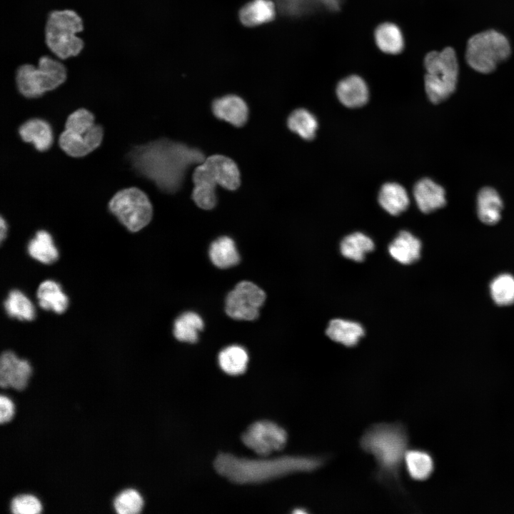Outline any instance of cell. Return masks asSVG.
Instances as JSON below:
<instances>
[{
  "label": "cell",
  "instance_id": "6da1fadb",
  "mask_svg": "<svg viewBox=\"0 0 514 514\" xmlns=\"http://www.w3.org/2000/svg\"><path fill=\"white\" fill-rule=\"evenodd\" d=\"M127 156L136 173L167 193L181 187L189 166L204 161L201 150L166 138L134 146Z\"/></svg>",
  "mask_w": 514,
  "mask_h": 514
},
{
  "label": "cell",
  "instance_id": "7a4b0ae2",
  "mask_svg": "<svg viewBox=\"0 0 514 514\" xmlns=\"http://www.w3.org/2000/svg\"><path fill=\"white\" fill-rule=\"evenodd\" d=\"M325 458L316 455H285L271 459H249L231 453H220L215 459L216 470L230 481L263 483L296 473L319 469Z\"/></svg>",
  "mask_w": 514,
  "mask_h": 514
},
{
  "label": "cell",
  "instance_id": "3957f363",
  "mask_svg": "<svg viewBox=\"0 0 514 514\" xmlns=\"http://www.w3.org/2000/svg\"><path fill=\"white\" fill-rule=\"evenodd\" d=\"M408 445L405 427L400 423L374 424L360 440L361 448L376 459V478L382 483H398Z\"/></svg>",
  "mask_w": 514,
  "mask_h": 514
},
{
  "label": "cell",
  "instance_id": "277c9868",
  "mask_svg": "<svg viewBox=\"0 0 514 514\" xmlns=\"http://www.w3.org/2000/svg\"><path fill=\"white\" fill-rule=\"evenodd\" d=\"M424 66L427 71L424 78L427 96L432 103H440L456 89L458 62L455 51L450 46L440 51H430L425 56Z\"/></svg>",
  "mask_w": 514,
  "mask_h": 514
},
{
  "label": "cell",
  "instance_id": "5b68a950",
  "mask_svg": "<svg viewBox=\"0 0 514 514\" xmlns=\"http://www.w3.org/2000/svg\"><path fill=\"white\" fill-rule=\"evenodd\" d=\"M83 29L82 19L74 11H53L49 13L46 23V44L61 59L77 56L84 44L76 34Z\"/></svg>",
  "mask_w": 514,
  "mask_h": 514
},
{
  "label": "cell",
  "instance_id": "8992f818",
  "mask_svg": "<svg viewBox=\"0 0 514 514\" xmlns=\"http://www.w3.org/2000/svg\"><path fill=\"white\" fill-rule=\"evenodd\" d=\"M66 79V69L60 61L49 56L39 58L38 67L25 64L18 67L16 83L19 92L24 97L34 99L52 91Z\"/></svg>",
  "mask_w": 514,
  "mask_h": 514
},
{
  "label": "cell",
  "instance_id": "52a82bcc",
  "mask_svg": "<svg viewBox=\"0 0 514 514\" xmlns=\"http://www.w3.org/2000/svg\"><path fill=\"white\" fill-rule=\"evenodd\" d=\"M510 54L511 47L507 37L496 30L489 29L468 39L465 59L475 71L489 74L499 63L508 59Z\"/></svg>",
  "mask_w": 514,
  "mask_h": 514
},
{
  "label": "cell",
  "instance_id": "ba28073f",
  "mask_svg": "<svg viewBox=\"0 0 514 514\" xmlns=\"http://www.w3.org/2000/svg\"><path fill=\"white\" fill-rule=\"evenodd\" d=\"M109 209L131 232H137L146 226L153 216L149 198L136 187L124 188L116 193L109 201Z\"/></svg>",
  "mask_w": 514,
  "mask_h": 514
},
{
  "label": "cell",
  "instance_id": "9c48e42d",
  "mask_svg": "<svg viewBox=\"0 0 514 514\" xmlns=\"http://www.w3.org/2000/svg\"><path fill=\"white\" fill-rule=\"evenodd\" d=\"M266 298L265 292L257 285L243 281L228 294L225 310L233 319L253 321L258 317Z\"/></svg>",
  "mask_w": 514,
  "mask_h": 514
},
{
  "label": "cell",
  "instance_id": "30bf717a",
  "mask_svg": "<svg viewBox=\"0 0 514 514\" xmlns=\"http://www.w3.org/2000/svg\"><path fill=\"white\" fill-rule=\"evenodd\" d=\"M241 440L257 454L268 455L285 447L287 433L275 423L261 420L251 424L243 433Z\"/></svg>",
  "mask_w": 514,
  "mask_h": 514
},
{
  "label": "cell",
  "instance_id": "8fae6325",
  "mask_svg": "<svg viewBox=\"0 0 514 514\" xmlns=\"http://www.w3.org/2000/svg\"><path fill=\"white\" fill-rule=\"evenodd\" d=\"M103 136V127L99 124H94L84 135L65 129L59 137V145L69 156L75 158L83 157L101 145Z\"/></svg>",
  "mask_w": 514,
  "mask_h": 514
},
{
  "label": "cell",
  "instance_id": "7c38bea8",
  "mask_svg": "<svg viewBox=\"0 0 514 514\" xmlns=\"http://www.w3.org/2000/svg\"><path fill=\"white\" fill-rule=\"evenodd\" d=\"M28 361L19 358L12 351H4L0 358V385L2 388L11 387L22 390L27 385L31 374Z\"/></svg>",
  "mask_w": 514,
  "mask_h": 514
},
{
  "label": "cell",
  "instance_id": "4fadbf2b",
  "mask_svg": "<svg viewBox=\"0 0 514 514\" xmlns=\"http://www.w3.org/2000/svg\"><path fill=\"white\" fill-rule=\"evenodd\" d=\"M202 163L216 185L231 191L240 186V171L231 158L216 154L208 157Z\"/></svg>",
  "mask_w": 514,
  "mask_h": 514
},
{
  "label": "cell",
  "instance_id": "5bb4252c",
  "mask_svg": "<svg viewBox=\"0 0 514 514\" xmlns=\"http://www.w3.org/2000/svg\"><path fill=\"white\" fill-rule=\"evenodd\" d=\"M212 111L216 118L236 127L244 126L248 117L247 104L236 95H227L214 100Z\"/></svg>",
  "mask_w": 514,
  "mask_h": 514
},
{
  "label": "cell",
  "instance_id": "9a60e30c",
  "mask_svg": "<svg viewBox=\"0 0 514 514\" xmlns=\"http://www.w3.org/2000/svg\"><path fill=\"white\" fill-rule=\"evenodd\" d=\"M413 196L418 208L425 213L438 210L446 204L444 188L428 178H422L415 183Z\"/></svg>",
  "mask_w": 514,
  "mask_h": 514
},
{
  "label": "cell",
  "instance_id": "2e32d148",
  "mask_svg": "<svg viewBox=\"0 0 514 514\" xmlns=\"http://www.w3.org/2000/svg\"><path fill=\"white\" fill-rule=\"evenodd\" d=\"M21 138L32 143L39 151L49 149L53 143V132L50 124L45 120L34 118L23 123L19 128Z\"/></svg>",
  "mask_w": 514,
  "mask_h": 514
},
{
  "label": "cell",
  "instance_id": "e0dca14e",
  "mask_svg": "<svg viewBox=\"0 0 514 514\" xmlns=\"http://www.w3.org/2000/svg\"><path fill=\"white\" fill-rule=\"evenodd\" d=\"M337 96L344 106L357 108L366 104L368 99V89L366 82L356 75L341 80L336 89Z\"/></svg>",
  "mask_w": 514,
  "mask_h": 514
},
{
  "label": "cell",
  "instance_id": "ac0fdd59",
  "mask_svg": "<svg viewBox=\"0 0 514 514\" xmlns=\"http://www.w3.org/2000/svg\"><path fill=\"white\" fill-rule=\"evenodd\" d=\"M420 241L407 231H400L388 246L390 255L401 264L408 265L420 257Z\"/></svg>",
  "mask_w": 514,
  "mask_h": 514
},
{
  "label": "cell",
  "instance_id": "d6986e66",
  "mask_svg": "<svg viewBox=\"0 0 514 514\" xmlns=\"http://www.w3.org/2000/svg\"><path fill=\"white\" fill-rule=\"evenodd\" d=\"M193 182L192 198L196 204L205 210L214 208L217 203L216 184L211 179L202 163L193 173Z\"/></svg>",
  "mask_w": 514,
  "mask_h": 514
},
{
  "label": "cell",
  "instance_id": "ffe728a7",
  "mask_svg": "<svg viewBox=\"0 0 514 514\" xmlns=\"http://www.w3.org/2000/svg\"><path fill=\"white\" fill-rule=\"evenodd\" d=\"M326 333L332 341L347 347H352L364 336L365 331L358 322L336 318L329 322Z\"/></svg>",
  "mask_w": 514,
  "mask_h": 514
},
{
  "label": "cell",
  "instance_id": "44dd1931",
  "mask_svg": "<svg viewBox=\"0 0 514 514\" xmlns=\"http://www.w3.org/2000/svg\"><path fill=\"white\" fill-rule=\"evenodd\" d=\"M39 306L46 311L62 313L68 308L69 298L61 286L52 280L43 281L36 291Z\"/></svg>",
  "mask_w": 514,
  "mask_h": 514
},
{
  "label": "cell",
  "instance_id": "7402d4cb",
  "mask_svg": "<svg viewBox=\"0 0 514 514\" xmlns=\"http://www.w3.org/2000/svg\"><path fill=\"white\" fill-rule=\"evenodd\" d=\"M503 201L493 188L484 187L477 196V214L479 219L488 225L497 223L501 218Z\"/></svg>",
  "mask_w": 514,
  "mask_h": 514
},
{
  "label": "cell",
  "instance_id": "603a6c76",
  "mask_svg": "<svg viewBox=\"0 0 514 514\" xmlns=\"http://www.w3.org/2000/svg\"><path fill=\"white\" fill-rule=\"evenodd\" d=\"M378 202L388 213L397 216L408 207L409 197L401 185L397 183H386L379 191Z\"/></svg>",
  "mask_w": 514,
  "mask_h": 514
},
{
  "label": "cell",
  "instance_id": "cb8c5ba5",
  "mask_svg": "<svg viewBox=\"0 0 514 514\" xmlns=\"http://www.w3.org/2000/svg\"><path fill=\"white\" fill-rule=\"evenodd\" d=\"M209 257L212 263L219 268L234 266L241 259L235 242L228 236L219 237L211 243Z\"/></svg>",
  "mask_w": 514,
  "mask_h": 514
},
{
  "label": "cell",
  "instance_id": "d4e9b609",
  "mask_svg": "<svg viewBox=\"0 0 514 514\" xmlns=\"http://www.w3.org/2000/svg\"><path fill=\"white\" fill-rule=\"evenodd\" d=\"M27 251L31 258L44 264L54 263L59 258L52 236L44 230L36 233L27 246Z\"/></svg>",
  "mask_w": 514,
  "mask_h": 514
},
{
  "label": "cell",
  "instance_id": "484cf974",
  "mask_svg": "<svg viewBox=\"0 0 514 514\" xmlns=\"http://www.w3.org/2000/svg\"><path fill=\"white\" fill-rule=\"evenodd\" d=\"M275 16V6L271 0H253L240 11V19L247 26H254L271 21Z\"/></svg>",
  "mask_w": 514,
  "mask_h": 514
},
{
  "label": "cell",
  "instance_id": "4316f807",
  "mask_svg": "<svg viewBox=\"0 0 514 514\" xmlns=\"http://www.w3.org/2000/svg\"><path fill=\"white\" fill-rule=\"evenodd\" d=\"M373 240L366 234L356 232L346 236L340 243V251L346 258L361 262L366 253L374 249Z\"/></svg>",
  "mask_w": 514,
  "mask_h": 514
},
{
  "label": "cell",
  "instance_id": "83f0119b",
  "mask_svg": "<svg viewBox=\"0 0 514 514\" xmlns=\"http://www.w3.org/2000/svg\"><path fill=\"white\" fill-rule=\"evenodd\" d=\"M203 326V319L198 314L191 311L185 312L176 319L173 335L180 341L196 343L198 333L202 331Z\"/></svg>",
  "mask_w": 514,
  "mask_h": 514
},
{
  "label": "cell",
  "instance_id": "f1b7e54d",
  "mask_svg": "<svg viewBox=\"0 0 514 514\" xmlns=\"http://www.w3.org/2000/svg\"><path fill=\"white\" fill-rule=\"evenodd\" d=\"M403 463L409 476L415 480L428 478L434 468L431 456L420 450H408Z\"/></svg>",
  "mask_w": 514,
  "mask_h": 514
},
{
  "label": "cell",
  "instance_id": "f546056e",
  "mask_svg": "<svg viewBox=\"0 0 514 514\" xmlns=\"http://www.w3.org/2000/svg\"><path fill=\"white\" fill-rule=\"evenodd\" d=\"M218 359L220 367L225 373L237 376L246 371L248 356L243 347L232 345L223 349Z\"/></svg>",
  "mask_w": 514,
  "mask_h": 514
},
{
  "label": "cell",
  "instance_id": "4dcf8cb0",
  "mask_svg": "<svg viewBox=\"0 0 514 514\" xmlns=\"http://www.w3.org/2000/svg\"><path fill=\"white\" fill-rule=\"evenodd\" d=\"M4 304L6 313L11 318L21 321H31L35 318L36 311L34 304L19 290L11 291Z\"/></svg>",
  "mask_w": 514,
  "mask_h": 514
},
{
  "label": "cell",
  "instance_id": "1f68e13d",
  "mask_svg": "<svg viewBox=\"0 0 514 514\" xmlns=\"http://www.w3.org/2000/svg\"><path fill=\"white\" fill-rule=\"evenodd\" d=\"M375 39L379 49L388 54L400 53L404 46L400 29L392 23L381 24L376 30Z\"/></svg>",
  "mask_w": 514,
  "mask_h": 514
},
{
  "label": "cell",
  "instance_id": "d6a6232c",
  "mask_svg": "<svg viewBox=\"0 0 514 514\" xmlns=\"http://www.w3.org/2000/svg\"><path fill=\"white\" fill-rule=\"evenodd\" d=\"M289 129L306 140L313 139L318 128L316 117L305 109L293 111L288 118Z\"/></svg>",
  "mask_w": 514,
  "mask_h": 514
},
{
  "label": "cell",
  "instance_id": "836d02e7",
  "mask_svg": "<svg viewBox=\"0 0 514 514\" xmlns=\"http://www.w3.org/2000/svg\"><path fill=\"white\" fill-rule=\"evenodd\" d=\"M490 293L493 301L498 306H507L514 303V276L502 273L493 279Z\"/></svg>",
  "mask_w": 514,
  "mask_h": 514
},
{
  "label": "cell",
  "instance_id": "e575fe53",
  "mask_svg": "<svg viewBox=\"0 0 514 514\" xmlns=\"http://www.w3.org/2000/svg\"><path fill=\"white\" fill-rule=\"evenodd\" d=\"M143 501L135 490L128 489L121 492L114 500V505L119 514H136L141 512Z\"/></svg>",
  "mask_w": 514,
  "mask_h": 514
},
{
  "label": "cell",
  "instance_id": "d590c367",
  "mask_svg": "<svg viewBox=\"0 0 514 514\" xmlns=\"http://www.w3.org/2000/svg\"><path fill=\"white\" fill-rule=\"evenodd\" d=\"M94 116L91 111L86 109H79L68 116L65 123V129L84 135L94 126Z\"/></svg>",
  "mask_w": 514,
  "mask_h": 514
},
{
  "label": "cell",
  "instance_id": "8d00e7d4",
  "mask_svg": "<svg viewBox=\"0 0 514 514\" xmlns=\"http://www.w3.org/2000/svg\"><path fill=\"white\" fill-rule=\"evenodd\" d=\"M41 509L40 501L31 495H18L11 503V510L14 514H37Z\"/></svg>",
  "mask_w": 514,
  "mask_h": 514
},
{
  "label": "cell",
  "instance_id": "74e56055",
  "mask_svg": "<svg viewBox=\"0 0 514 514\" xmlns=\"http://www.w3.org/2000/svg\"><path fill=\"white\" fill-rule=\"evenodd\" d=\"M14 414V405L6 395L0 397V422L5 423L11 420Z\"/></svg>",
  "mask_w": 514,
  "mask_h": 514
},
{
  "label": "cell",
  "instance_id": "f35d334b",
  "mask_svg": "<svg viewBox=\"0 0 514 514\" xmlns=\"http://www.w3.org/2000/svg\"><path fill=\"white\" fill-rule=\"evenodd\" d=\"M7 230H8V226H7L6 221L4 220L3 216H1V218H0V239H1V241H3L4 240V238L6 237Z\"/></svg>",
  "mask_w": 514,
  "mask_h": 514
},
{
  "label": "cell",
  "instance_id": "ab89813d",
  "mask_svg": "<svg viewBox=\"0 0 514 514\" xmlns=\"http://www.w3.org/2000/svg\"><path fill=\"white\" fill-rule=\"evenodd\" d=\"M330 9H336L338 6V0H318Z\"/></svg>",
  "mask_w": 514,
  "mask_h": 514
}]
</instances>
